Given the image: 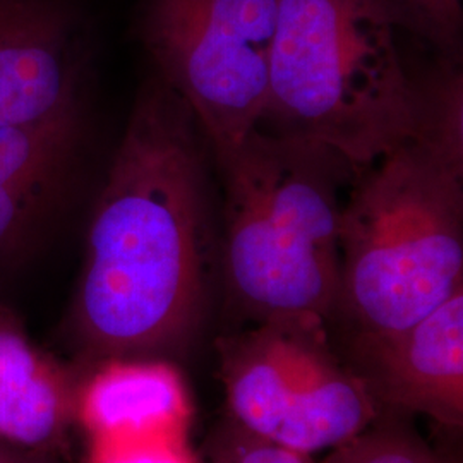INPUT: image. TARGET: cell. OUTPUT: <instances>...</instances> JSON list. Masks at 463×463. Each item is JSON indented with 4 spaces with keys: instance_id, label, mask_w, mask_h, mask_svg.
Here are the masks:
<instances>
[{
    "instance_id": "12",
    "label": "cell",
    "mask_w": 463,
    "mask_h": 463,
    "mask_svg": "<svg viewBox=\"0 0 463 463\" xmlns=\"http://www.w3.org/2000/svg\"><path fill=\"white\" fill-rule=\"evenodd\" d=\"M321 463H443L409 430L374 422L355 438L330 449Z\"/></svg>"
},
{
    "instance_id": "1",
    "label": "cell",
    "mask_w": 463,
    "mask_h": 463,
    "mask_svg": "<svg viewBox=\"0 0 463 463\" xmlns=\"http://www.w3.org/2000/svg\"><path fill=\"white\" fill-rule=\"evenodd\" d=\"M204 136L158 76L139 91L91 216L72 328L86 352L162 359L198 328L210 201Z\"/></svg>"
},
{
    "instance_id": "11",
    "label": "cell",
    "mask_w": 463,
    "mask_h": 463,
    "mask_svg": "<svg viewBox=\"0 0 463 463\" xmlns=\"http://www.w3.org/2000/svg\"><path fill=\"white\" fill-rule=\"evenodd\" d=\"M76 400L66 373L0 307V439L23 449L55 447L76 414Z\"/></svg>"
},
{
    "instance_id": "13",
    "label": "cell",
    "mask_w": 463,
    "mask_h": 463,
    "mask_svg": "<svg viewBox=\"0 0 463 463\" xmlns=\"http://www.w3.org/2000/svg\"><path fill=\"white\" fill-rule=\"evenodd\" d=\"M90 463H199L185 438L158 436L93 445Z\"/></svg>"
},
{
    "instance_id": "15",
    "label": "cell",
    "mask_w": 463,
    "mask_h": 463,
    "mask_svg": "<svg viewBox=\"0 0 463 463\" xmlns=\"http://www.w3.org/2000/svg\"><path fill=\"white\" fill-rule=\"evenodd\" d=\"M409 21H415L441 43H453L460 32V0H398Z\"/></svg>"
},
{
    "instance_id": "5",
    "label": "cell",
    "mask_w": 463,
    "mask_h": 463,
    "mask_svg": "<svg viewBox=\"0 0 463 463\" xmlns=\"http://www.w3.org/2000/svg\"><path fill=\"white\" fill-rule=\"evenodd\" d=\"M218 352L233 422L266 441L311 457L376 420V402L333 354L321 317L256 321Z\"/></svg>"
},
{
    "instance_id": "2",
    "label": "cell",
    "mask_w": 463,
    "mask_h": 463,
    "mask_svg": "<svg viewBox=\"0 0 463 463\" xmlns=\"http://www.w3.org/2000/svg\"><path fill=\"white\" fill-rule=\"evenodd\" d=\"M361 170L342 208L335 313L355 336H374L412 326L462 288L460 76L420 84L412 129Z\"/></svg>"
},
{
    "instance_id": "7",
    "label": "cell",
    "mask_w": 463,
    "mask_h": 463,
    "mask_svg": "<svg viewBox=\"0 0 463 463\" xmlns=\"http://www.w3.org/2000/svg\"><path fill=\"white\" fill-rule=\"evenodd\" d=\"M352 357L376 405L462 426V288L405 330L355 336Z\"/></svg>"
},
{
    "instance_id": "9",
    "label": "cell",
    "mask_w": 463,
    "mask_h": 463,
    "mask_svg": "<svg viewBox=\"0 0 463 463\" xmlns=\"http://www.w3.org/2000/svg\"><path fill=\"white\" fill-rule=\"evenodd\" d=\"M83 105L0 128V266L43 235L69 199L84 143Z\"/></svg>"
},
{
    "instance_id": "6",
    "label": "cell",
    "mask_w": 463,
    "mask_h": 463,
    "mask_svg": "<svg viewBox=\"0 0 463 463\" xmlns=\"http://www.w3.org/2000/svg\"><path fill=\"white\" fill-rule=\"evenodd\" d=\"M280 0H146L143 38L216 158L265 114Z\"/></svg>"
},
{
    "instance_id": "4",
    "label": "cell",
    "mask_w": 463,
    "mask_h": 463,
    "mask_svg": "<svg viewBox=\"0 0 463 463\" xmlns=\"http://www.w3.org/2000/svg\"><path fill=\"white\" fill-rule=\"evenodd\" d=\"M216 160L225 179V269L237 304L254 321H328L342 275L340 185L352 166L321 145L263 129Z\"/></svg>"
},
{
    "instance_id": "16",
    "label": "cell",
    "mask_w": 463,
    "mask_h": 463,
    "mask_svg": "<svg viewBox=\"0 0 463 463\" xmlns=\"http://www.w3.org/2000/svg\"><path fill=\"white\" fill-rule=\"evenodd\" d=\"M0 463H38L33 462L30 457L19 455V453H9V451H2L0 449Z\"/></svg>"
},
{
    "instance_id": "8",
    "label": "cell",
    "mask_w": 463,
    "mask_h": 463,
    "mask_svg": "<svg viewBox=\"0 0 463 463\" xmlns=\"http://www.w3.org/2000/svg\"><path fill=\"white\" fill-rule=\"evenodd\" d=\"M84 67L69 0H0V128L81 107Z\"/></svg>"
},
{
    "instance_id": "14",
    "label": "cell",
    "mask_w": 463,
    "mask_h": 463,
    "mask_svg": "<svg viewBox=\"0 0 463 463\" xmlns=\"http://www.w3.org/2000/svg\"><path fill=\"white\" fill-rule=\"evenodd\" d=\"M206 463H311V457L266 441L233 422L216 439Z\"/></svg>"
},
{
    "instance_id": "10",
    "label": "cell",
    "mask_w": 463,
    "mask_h": 463,
    "mask_svg": "<svg viewBox=\"0 0 463 463\" xmlns=\"http://www.w3.org/2000/svg\"><path fill=\"white\" fill-rule=\"evenodd\" d=\"M78 393L76 414L93 445L137 438H185L191 400L164 359H109Z\"/></svg>"
},
{
    "instance_id": "3",
    "label": "cell",
    "mask_w": 463,
    "mask_h": 463,
    "mask_svg": "<svg viewBox=\"0 0 463 463\" xmlns=\"http://www.w3.org/2000/svg\"><path fill=\"white\" fill-rule=\"evenodd\" d=\"M398 0H280L258 129L321 145L355 172L414 126L420 84L405 72Z\"/></svg>"
}]
</instances>
